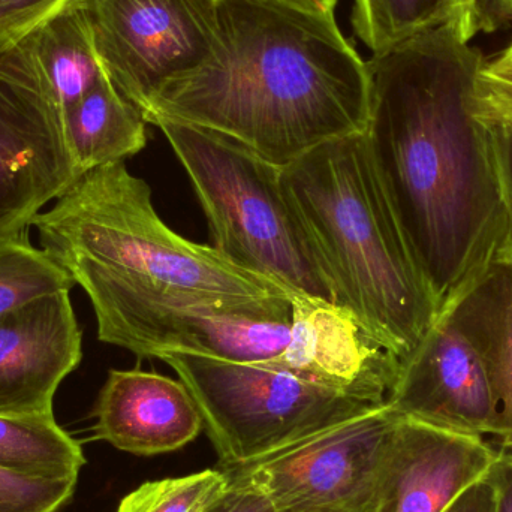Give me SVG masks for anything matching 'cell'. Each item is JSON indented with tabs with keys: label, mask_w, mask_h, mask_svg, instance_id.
<instances>
[{
	"label": "cell",
	"mask_w": 512,
	"mask_h": 512,
	"mask_svg": "<svg viewBox=\"0 0 512 512\" xmlns=\"http://www.w3.org/2000/svg\"><path fill=\"white\" fill-rule=\"evenodd\" d=\"M459 18L367 62V144L438 316L499 255L507 212L489 126L472 110L483 54Z\"/></svg>",
	"instance_id": "6da1fadb"
},
{
	"label": "cell",
	"mask_w": 512,
	"mask_h": 512,
	"mask_svg": "<svg viewBox=\"0 0 512 512\" xmlns=\"http://www.w3.org/2000/svg\"><path fill=\"white\" fill-rule=\"evenodd\" d=\"M219 41L165 84L143 116L228 135L283 168L321 144L366 132L367 62L333 12L282 0H218Z\"/></svg>",
	"instance_id": "7a4b0ae2"
},
{
	"label": "cell",
	"mask_w": 512,
	"mask_h": 512,
	"mask_svg": "<svg viewBox=\"0 0 512 512\" xmlns=\"http://www.w3.org/2000/svg\"><path fill=\"white\" fill-rule=\"evenodd\" d=\"M283 182L322 256L337 306L405 360L438 318L366 132L328 141L282 168Z\"/></svg>",
	"instance_id": "3957f363"
},
{
	"label": "cell",
	"mask_w": 512,
	"mask_h": 512,
	"mask_svg": "<svg viewBox=\"0 0 512 512\" xmlns=\"http://www.w3.org/2000/svg\"><path fill=\"white\" fill-rule=\"evenodd\" d=\"M44 254L74 285L125 282L237 304L292 303L282 286L167 227L152 189L125 162L75 180L32 221Z\"/></svg>",
	"instance_id": "277c9868"
},
{
	"label": "cell",
	"mask_w": 512,
	"mask_h": 512,
	"mask_svg": "<svg viewBox=\"0 0 512 512\" xmlns=\"http://www.w3.org/2000/svg\"><path fill=\"white\" fill-rule=\"evenodd\" d=\"M152 125L185 168L216 251L294 297L337 306L330 274L292 203L282 168L212 129L167 119Z\"/></svg>",
	"instance_id": "5b68a950"
},
{
	"label": "cell",
	"mask_w": 512,
	"mask_h": 512,
	"mask_svg": "<svg viewBox=\"0 0 512 512\" xmlns=\"http://www.w3.org/2000/svg\"><path fill=\"white\" fill-rule=\"evenodd\" d=\"M224 468L248 465L379 405L271 364L168 354ZM384 405V403H382Z\"/></svg>",
	"instance_id": "8992f818"
},
{
	"label": "cell",
	"mask_w": 512,
	"mask_h": 512,
	"mask_svg": "<svg viewBox=\"0 0 512 512\" xmlns=\"http://www.w3.org/2000/svg\"><path fill=\"white\" fill-rule=\"evenodd\" d=\"M98 337L138 357L200 355L233 363L280 357L294 339L292 303L237 304L125 282L81 286Z\"/></svg>",
	"instance_id": "52a82bcc"
},
{
	"label": "cell",
	"mask_w": 512,
	"mask_h": 512,
	"mask_svg": "<svg viewBox=\"0 0 512 512\" xmlns=\"http://www.w3.org/2000/svg\"><path fill=\"white\" fill-rule=\"evenodd\" d=\"M399 420L385 402L264 459L224 471L231 486L261 493L277 511L366 512Z\"/></svg>",
	"instance_id": "ba28073f"
},
{
	"label": "cell",
	"mask_w": 512,
	"mask_h": 512,
	"mask_svg": "<svg viewBox=\"0 0 512 512\" xmlns=\"http://www.w3.org/2000/svg\"><path fill=\"white\" fill-rule=\"evenodd\" d=\"M105 74L144 113L218 47L215 0H81Z\"/></svg>",
	"instance_id": "9c48e42d"
},
{
	"label": "cell",
	"mask_w": 512,
	"mask_h": 512,
	"mask_svg": "<svg viewBox=\"0 0 512 512\" xmlns=\"http://www.w3.org/2000/svg\"><path fill=\"white\" fill-rule=\"evenodd\" d=\"M77 179L32 38L0 48V236L26 234Z\"/></svg>",
	"instance_id": "30bf717a"
},
{
	"label": "cell",
	"mask_w": 512,
	"mask_h": 512,
	"mask_svg": "<svg viewBox=\"0 0 512 512\" xmlns=\"http://www.w3.org/2000/svg\"><path fill=\"white\" fill-rule=\"evenodd\" d=\"M387 405L400 418L462 435H493L496 402L486 367L468 337L439 315L402 360Z\"/></svg>",
	"instance_id": "8fae6325"
},
{
	"label": "cell",
	"mask_w": 512,
	"mask_h": 512,
	"mask_svg": "<svg viewBox=\"0 0 512 512\" xmlns=\"http://www.w3.org/2000/svg\"><path fill=\"white\" fill-rule=\"evenodd\" d=\"M498 454L484 438L400 418L366 512H444Z\"/></svg>",
	"instance_id": "7c38bea8"
},
{
	"label": "cell",
	"mask_w": 512,
	"mask_h": 512,
	"mask_svg": "<svg viewBox=\"0 0 512 512\" xmlns=\"http://www.w3.org/2000/svg\"><path fill=\"white\" fill-rule=\"evenodd\" d=\"M71 291L33 298L0 315V415L53 414L63 379L83 358Z\"/></svg>",
	"instance_id": "4fadbf2b"
},
{
	"label": "cell",
	"mask_w": 512,
	"mask_h": 512,
	"mask_svg": "<svg viewBox=\"0 0 512 512\" xmlns=\"http://www.w3.org/2000/svg\"><path fill=\"white\" fill-rule=\"evenodd\" d=\"M95 439L137 456L171 453L204 430L188 388L159 373L110 370L96 400Z\"/></svg>",
	"instance_id": "5bb4252c"
},
{
	"label": "cell",
	"mask_w": 512,
	"mask_h": 512,
	"mask_svg": "<svg viewBox=\"0 0 512 512\" xmlns=\"http://www.w3.org/2000/svg\"><path fill=\"white\" fill-rule=\"evenodd\" d=\"M441 315L480 354L496 402L492 436L512 453V258L496 256Z\"/></svg>",
	"instance_id": "9a60e30c"
},
{
	"label": "cell",
	"mask_w": 512,
	"mask_h": 512,
	"mask_svg": "<svg viewBox=\"0 0 512 512\" xmlns=\"http://www.w3.org/2000/svg\"><path fill=\"white\" fill-rule=\"evenodd\" d=\"M62 126L78 179L96 168L125 162L147 143L143 113L108 77L62 117Z\"/></svg>",
	"instance_id": "2e32d148"
},
{
	"label": "cell",
	"mask_w": 512,
	"mask_h": 512,
	"mask_svg": "<svg viewBox=\"0 0 512 512\" xmlns=\"http://www.w3.org/2000/svg\"><path fill=\"white\" fill-rule=\"evenodd\" d=\"M33 51L60 119L107 77L81 0L32 36Z\"/></svg>",
	"instance_id": "e0dca14e"
},
{
	"label": "cell",
	"mask_w": 512,
	"mask_h": 512,
	"mask_svg": "<svg viewBox=\"0 0 512 512\" xmlns=\"http://www.w3.org/2000/svg\"><path fill=\"white\" fill-rule=\"evenodd\" d=\"M83 448L48 415H0V468L42 480H78Z\"/></svg>",
	"instance_id": "ac0fdd59"
},
{
	"label": "cell",
	"mask_w": 512,
	"mask_h": 512,
	"mask_svg": "<svg viewBox=\"0 0 512 512\" xmlns=\"http://www.w3.org/2000/svg\"><path fill=\"white\" fill-rule=\"evenodd\" d=\"M459 18L472 21L480 32L477 0H354L352 8L355 35L373 57Z\"/></svg>",
	"instance_id": "d6986e66"
},
{
	"label": "cell",
	"mask_w": 512,
	"mask_h": 512,
	"mask_svg": "<svg viewBox=\"0 0 512 512\" xmlns=\"http://www.w3.org/2000/svg\"><path fill=\"white\" fill-rule=\"evenodd\" d=\"M74 282L27 234L0 236V315L33 298L71 291Z\"/></svg>",
	"instance_id": "ffe728a7"
},
{
	"label": "cell",
	"mask_w": 512,
	"mask_h": 512,
	"mask_svg": "<svg viewBox=\"0 0 512 512\" xmlns=\"http://www.w3.org/2000/svg\"><path fill=\"white\" fill-rule=\"evenodd\" d=\"M230 489L224 469L150 481L123 498L117 512H204Z\"/></svg>",
	"instance_id": "44dd1931"
},
{
	"label": "cell",
	"mask_w": 512,
	"mask_h": 512,
	"mask_svg": "<svg viewBox=\"0 0 512 512\" xmlns=\"http://www.w3.org/2000/svg\"><path fill=\"white\" fill-rule=\"evenodd\" d=\"M78 480H42L0 468V512H59Z\"/></svg>",
	"instance_id": "7402d4cb"
},
{
	"label": "cell",
	"mask_w": 512,
	"mask_h": 512,
	"mask_svg": "<svg viewBox=\"0 0 512 512\" xmlns=\"http://www.w3.org/2000/svg\"><path fill=\"white\" fill-rule=\"evenodd\" d=\"M80 0H0V48L14 47Z\"/></svg>",
	"instance_id": "603a6c76"
},
{
	"label": "cell",
	"mask_w": 512,
	"mask_h": 512,
	"mask_svg": "<svg viewBox=\"0 0 512 512\" xmlns=\"http://www.w3.org/2000/svg\"><path fill=\"white\" fill-rule=\"evenodd\" d=\"M472 110L483 122L512 123V69L484 63L475 81Z\"/></svg>",
	"instance_id": "cb8c5ba5"
},
{
	"label": "cell",
	"mask_w": 512,
	"mask_h": 512,
	"mask_svg": "<svg viewBox=\"0 0 512 512\" xmlns=\"http://www.w3.org/2000/svg\"><path fill=\"white\" fill-rule=\"evenodd\" d=\"M484 123L489 126L493 155L507 212V233L499 255L512 258V123Z\"/></svg>",
	"instance_id": "d4e9b609"
},
{
	"label": "cell",
	"mask_w": 512,
	"mask_h": 512,
	"mask_svg": "<svg viewBox=\"0 0 512 512\" xmlns=\"http://www.w3.org/2000/svg\"><path fill=\"white\" fill-rule=\"evenodd\" d=\"M204 512H277L261 493L246 487L231 486V489Z\"/></svg>",
	"instance_id": "484cf974"
},
{
	"label": "cell",
	"mask_w": 512,
	"mask_h": 512,
	"mask_svg": "<svg viewBox=\"0 0 512 512\" xmlns=\"http://www.w3.org/2000/svg\"><path fill=\"white\" fill-rule=\"evenodd\" d=\"M496 489L490 480L489 472L486 477L472 484L444 512H495Z\"/></svg>",
	"instance_id": "4316f807"
},
{
	"label": "cell",
	"mask_w": 512,
	"mask_h": 512,
	"mask_svg": "<svg viewBox=\"0 0 512 512\" xmlns=\"http://www.w3.org/2000/svg\"><path fill=\"white\" fill-rule=\"evenodd\" d=\"M489 477L496 489L495 512H512V453L499 450Z\"/></svg>",
	"instance_id": "83f0119b"
},
{
	"label": "cell",
	"mask_w": 512,
	"mask_h": 512,
	"mask_svg": "<svg viewBox=\"0 0 512 512\" xmlns=\"http://www.w3.org/2000/svg\"><path fill=\"white\" fill-rule=\"evenodd\" d=\"M501 21H512V0H490L487 14V32L495 29Z\"/></svg>",
	"instance_id": "f1b7e54d"
},
{
	"label": "cell",
	"mask_w": 512,
	"mask_h": 512,
	"mask_svg": "<svg viewBox=\"0 0 512 512\" xmlns=\"http://www.w3.org/2000/svg\"><path fill=\"white\" fill-rule=\"evenodd\" d=\"M218 2V0H215ZM282 2L292 3V5L303 6V8L316 9V11L333 12L339 0H282Z\"/></svg>",
	"instance_id": "f546056e"
},
{
	"label": "cell",
	"mask_w": 512,
	"mask_h": 512,
	"mask_svg": "<svg viewBox=\"0 0 512 512\" xmlns=\"http://www.w3.org/2000/svg\"><path fill=\"white\" fill-rule=\"evenodd\" d=\"M495 65L502 66V68L512 69V41L508 44V47L492 60Z\"/></svg>",
	"instance_id": "4dcf8cb0"
},
{
	"label": "cell",
	"mask_w": 512,
	"mask_h": 512,
	"mask_svg": "<svg viewBox=\"0 0 512 512\" xmlns=\"http://www.w3.org/2000/svg\"><path fill=\"white\" fill-rule=\"evenodd\" d=\"M277 512H352L340 510V508H291V510H283Z\"/></svg>",
	"instance_id": "1f68e13d"
}]
</instances>
